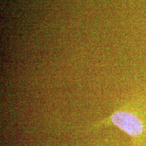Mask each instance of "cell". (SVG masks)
<instances>
[{
	"label": "cell",
	"mask_w": 146,
	"mask_h": 146,
	"mask_svg": "<svg viewBox=\"0 0 146 146\" xmlns=\"http://www.w3.org/2000/svg\"><path fill=\"white\" fill-rule=\"evenodd\" d=\"M110 120L114 125L133 137H141L145 132L143 121L132 111L118 110L111 116Z\"/></svg>",
	"instance_id": "obj_1"
}]
</instances>
